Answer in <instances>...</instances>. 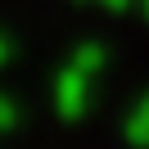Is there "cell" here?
Returning a JSON list of instances; mask_svg holds the SVG:
<instances>
[{
  "label": "cell",
  "instance_id": "3",
  "mask_svg": "<svg viewBox=\"0 0 149 149\" xmlns=\"http://www.w3.org/2000/svg\"><path fill=\"white\" fill-rule=\"evenodd\" d=\"M14 122H18V109H14V104L5 100V95H0V131H9Z\"/></svg>",
  "mask_w": 149,
  "mask_h": 149
},
{
  "label": "cell",
  "instance_id": "4",
  "mask_svg": "<svg viewBox=\"0 0 149 149\" xmlns=\"http://www.w3.org/2000/svg\"><path fill=\"white\" fill-rule=\"evenodd\" d=\"M81 5H100V9H109V14H118V9H131L136 0H81Z\"/></svg>",
  "mask_w": 149,
  "mask_h": 149
},
{
  "label": "cell",
  "instance_id": "5",
  "mask_svg": "<svg viewBox=\"0 0 149 149\" xmlns=\"http://www.w3.org/2000/svg\"><path fill=\"white\" fill-rule=\"evenodd\" d=\"M9 59V41H5V32H0V63Z\"/></svg>",
  "mask_w": 149,
  "mask_h": 149
},
{
  "label": "cell",
  "instance_id": "2",
  "mask_svg": "<svg viewBox=\"0 0 149 149\" xmlns=\"http://www.w3.org/2000/svg\"><path fill=\"white\" fill-rule=\"evenodd\" d=\"M127 136L136 140V145H149V95L131 109V118H127Z\"/></svg>",
  "mask_w": 149,
  "mask_h": 149
},
{
  "label": "cell",
  "instance_id": "6",
  "mask_svg": "<svg viewBox=\"0 0 149 149\" xmlns=\"http://www.w3.org/2000/svg\"><path fill=\"white\" fill-rule=\"evenodd\" d=\"M136 9H140V14H145V18H149V0H136Z\"/></svg>",
  "mask_w": 149,
  "mask_h": 149
},
{
  "label": "cell",
  "instance_id": "1",
  "mask_svg": "<svg viewBox=\"0 0 149 149\" xmlns=\"http://www.w3.org/2000/svg\"><path fill=\"white\" fill-rule=\"evenodd\" d=\"M91 86H95V72L81 68L77 59H68V68L54 77V104L63 118H81L86 113V100H91Z\"/></svg>",
  "mask_w": 149,
  "mask_h": 149
}]
</instances>
